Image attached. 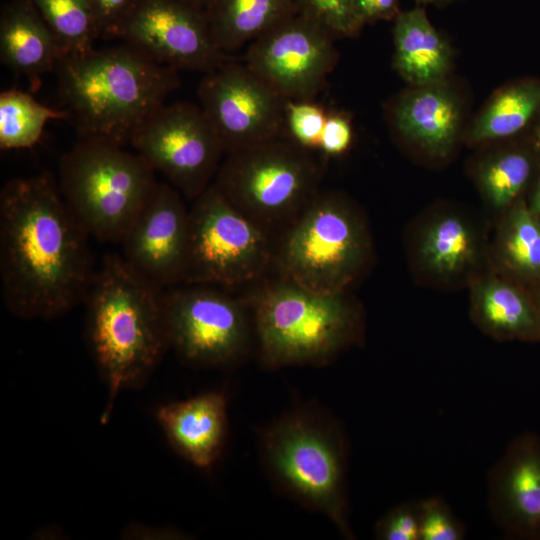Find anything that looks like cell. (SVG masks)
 I'll use <instances>...</instances> for the list:
<instances>
[{
    "label": "cell",
    "instance_id": "obj_1",
    "mask_svg": "<svg viewBox=\"0 0 540 540\" xmlns=\"http://www.w3.org/2000/svg\"><path fill=\"white\" fill-rule=\"evenodd\" d=\"M89 237L52 174L8 180L0 191V281L8 311L52 319L84 303L97 271Z\"/></svg>",
    "mask_w": 540,
    "mask_h": 540
},
{
    "label": "cell",
    "instance_id": "obj_2",
    "mask_svg": "<svg viewBox=\"0 0 540 540\" xmlns=\"http://www.w3.org/2000/svg\"><path fill=\"white\" fill-rule=\"evenodd\" d=\"M55 71L63 110L80 139L120 146L181 84L178 70L126 43L63 54Z\"/></svg>",
    "mask_w": 540,
    "mask_h": 540
},
{
    "label": "cell",
    "instance_id": "obj_3",
    "mask_svg": "<svg viewBox=\"0 0 540 540\" xmlns=\"http://www.w3.org/2000/svg\"><path fill=\"white\" fill-rule=\"evenodd\" d=\"M164 294L122 255L107 254L96 271L83 304L88 343L109 388L103 423L119 392L143 382L170 349Z\"/></svg>",
    "mask_w": 540,
    "mask_h": 540
},
{
    "label": "cell",
    "instance_id": "obj_4",
    "mask_svg": "<svg viewBox=\"0 0 540 540\" xmlns=\"http://www.w3.org/2000/svg\"><path fill=\"white\" fill-rule=\"evenodd\" d=\"M245 296L259 360L268 369L324 366L357 342L360 315L345 292H321L278 276Z\"/></svg>",
    "mask_w": 540,
    "mask_h": 540
},
{
    "label": "cell",
    "instance_id": "obj_5",
    "mask_svg": "<svg viewBox=\"0 0 540 540\" xmlns=\"http://www.w3.org/2000/svg\"><path fill=\"white\" fill-rule=\"evenodd\" d=\"M260 440L262 462L276 486L352 539L347 444L340 425L317 408L302 407L272 422Z\"/></svg>",
    "mask_w": 540,
    "mask_h": 540
},
{
    "label": "cell",
    "instance_id": "obj_6",
    "mask_svg": "<svg viewBox=\"0 0 540 540\" xmlns=\"http://www.w3.org/2000/svg\"><path fill=\"white\" fill-rule=\"evenodd\" d=\"M155 171L111 142L80 139L59 161L61 195L90 237L121 242L154 193Z\"/></svg>",
    "mask_w": 540,
    "mask_h": 540
},
{
    "label": "cell",
    "instance_id": "obj_7",
    "mask_svg": "<svg viewBox=\"0 0 540 540\" xmlns=\"http://www.w3.org/2000/svg\"><path fill=\"white\" fill-rule=\"evenodd\" d=\"M325 158L284 135L225 155L213 184L243 215L273 236L320 191Z\"/></svg>",
    "mask_w": 540,
    "mask_h": 540
},
{
    "label": "cell",
    "instance_id": "obj_8",
    "mask_svg": "<svg viewBox=\"0 0 540 540\" xmlns=\"http://www.w3.org/2000/svg\"><path fill=\"white\" fill-rule=\"evenodd\" d=\"M369 250L364 223L341 194L320 190L275 244V275L308 289L345 292Z\"/></svg>",
    "mask_w": 540,
    "mask_h": 540
},
{
    "label": "cell",
    "instance_id": "obj_9",
    "mask_svg": "<svg viewBox=\"0 0 540 540\" xmlns=\"http://www.w3.org/2000/svg\"><path fill=\"white\" fill-rule=\"evenodd\" d=\"M192 202L182 284L232 290L269 276L276 244L272 235L238 211L213 183Z\"/></svg>",
    "mask_w": 540,
    "mask_h": 540
},
{
    "label": "cell",
    "instance_id": "obj_10",
    "mask_svg": "<svg viewBox=\"0 0 540 540\" xmlns=\"http://www.w3.org/2000/svg\"><path fill=\"white\" fill-rule=\"evenodd\" d=\"M164 306L170 349L189 364H233L255 340L248 302L230 289L179 284L165 289Z\"/></svg>",
    "mask_w": 540,
    "mask_h": 540
},
{
    "label": "cell",
    "instance_id": "obj_11",
    "mask_svg": "<svg viewBox=\"0 0 540 540\" xmlns=\"http://www.w3.org/2000/svg\"><path fill=\"white\" fill-rule=\"evenodd\" d=\"M130 145L191 201L213 183L226 155L201 107L187 102L156 110L135 131Z\"/></svg>",
    "mask_w": 540,
    "mask_h": 540
},
{
    "label": "cell",
    "instance_id": "obj_12",
    "mask_svg": "<svg viewBox=\"0 0 540 540\" xmlns=\"http://www.w3.org/2000/svg\"><path fill=\"white\" fill-rule=\"evenodd\" d=\"M197 95L226 155L283 136L288 100L244 62L204 74Z\"/></svg>",
    "mask_w": 540,
    "mask_h": 540
},
{
    "label": "cell",
    "instance_id": "obj_13",
    "mask_svg": "<svg viewBox=\"0 0 540 540\" xmlns=\"http://www.w3.org/2000/svg\"><path fill=\"white\" fill-rule=\"evenodd\" d=\"M334 38L298 11L251 42L243 62L286 100H313L335 66Z\"/></svg>",
    "mask_w": 540,
    "mask_h": 540
},
{
    "label": "cell",
    "instance_id": "obj_14",
    "mask_svg": "<svg viewBox=\"0 0 540 540\" xmlns=\"http://www.w3.org/2000/svg\"><path fill=\"white\" fill-rule=\"evenodd\" d=\"M117 38L178 71L206 74L235 58L214 43L206 11L183 0H138Z\"/></svg>",
    "mask_w": 540,
    "mask_h": 540
},
{
    "label": "cell",
    "instance_id": "obj_15",
    "mask_svg": "<svg viewBox=\"0 0 540 540\" xmlns=\"http://www.w3.org/2000/svg\"><path fill=\"white\" fill-rule=\"evenodd\" d=\"M190 239V208L168 182H158L151 198L122 241V257L161 289L183 283Z\"/></svg>",
    "mask_w": 540,
    "mask_h": 540
},
{
    "label": "cell",
    "instance_id": "obj_16",
    "mask_svg": "<svg viewBox=\"0 0 540 540\" xmlns=\"http://www.w3.org/2000/svg\"><path fill=\"white\" fill-rule=\"evenodd\" d=\"M487 505L509 538L540 540V437L513 438L487 475Z\"/></svg>",
    "mask_w": 540,
    "mask_h": 540
},
{
    "label": "cell",
    "instance_id": "obj_17",
    "mask_svg": "<svg viewBox=\"0 0 540 540\" xmlns=\"http://www.w3.org/2000/svg\"><path fill=\"white\" fill-rule=\"evenodd\" d=\"M156 418L171 445L196 467L213 465L227 432V402L220 392H207L165 404Z\"/></svg>",
    "mask_w": 540,
    "mask_h": 540
},
{
    "label": "cell",
    "instance_id": "obj_18",
    "mask_svg": "<svg viewBox=\"0 0 540 540\" xmlns=\"http://www.w3.org/2000/svg\"><path fill=\"white\" fill-rule=\"evenodd\" d=\"M62 49L31 0H12L0 14V59L37 91L42 76L55 70Z\"/></svg>",
    "mask_w": 540,
    "mask_h": 540
},
{
    "label": "cell",
    "instance_id": "obj_19",
    "mask_svg": "<svg viewBox=\"0 0 540 540\" xmlns=\"http://www.w3.org/2000/svg\"><path fill=\"white\" fill-rule=\"evenodd\" d=\"M415 87L396 101L392 110L395 127L407 140L444 155L459 132V101L445 81Z\"/></svg>",
    "mask_w": 540,
    "mask_h": 540
},
{
    "label": "cell",
    "instance_id": "obj_20",
    "mask_svg": "<svg viewBox=\"0 0 540 540\" xmlns=\"http://www.w3.org/2000/svg\"><path fill=\"white\" fill-rule=\"evenodd\" d=\"M394 65L398 73L415 86L445 81L451 65V49L417 7L400 12L394 19Z\"/></svg>",
    "mask_w": 540,
    "mask_h": 540
},
{
    "label": "cell",
    "instance_id": "obj_21",
    "mask_svg": "<svg viewBox=\"0 0 540 540\" xmlns=\"http://www.w3.org/2000/svg\"><path fill=\"white\" fill-rule=\"evenodd\" d=\"M298 11L295 0H215L206 13L214 43L232 55Z\"/></svg>",
    "mask_w": 540,
    "mask_h": 540
},
{
    "label": "cell",
    "instance_id": "obj_22",
    "mask_svg": "<svg viewBox=\"0 0 540 540\" xmlns=\"http://www.w3.org/2000/svg\"><path fill=\"white\" fill-rule=\"evenodd\" d=\"M540 108V81L524 80L496 94L471 129L474 141L499 139L516 134Z\"/></svg>",
    "mask_w": 540,
    "mask_h": 540
},
{
    "label": "cell",
    "instance_id": "obj_23",
    "mask_svg": "<svg viewBox=\"0 0 540 540\" xmlns=\"http://www.w3.org/2000/svg\"><path fill=\"white\" fill-rule=\"evenodd\" d=\"M477 318L495 336L531 338L540 334V320L512 287L492 282L484 285L477 300Z\"/></svg>",
    "mask_w": 540,
    "mask_h": 540
},
{
    "label": "cell",
    "instance_id": "obj_24",
    "mask_svg": "<svg viewBox=\"0 0 540 540\" xmlns=\"http://www.w3.org/2000/svg\"><path fill=\"white\" fill-rule=\"evenodd\" d=\"M67 119L64 110L51 109L29 93L9 89L0 94V148H31L40 140L48 121Z\"/></svg>",
    "mask_w": 540,
    "mask_h": 540
},
{
    "label": "cell",
    "instance_id": "obj_25",
    "mask_svg": "<svg viewBox=\"0 0 540 540\" xmlns=\"http://www.w3.org/2000/svg\"><path fill=\"white\" fill-rule=\"evenodd\" d=\"M57 39L63 54L81 53L99 38L89 0H31Z\"/></svg>",
    "mask_w": 540,
    "mask_h": 540
},
{
    "label": "cell",
    "instance_id": "obj_26",
    "mask_svg": "<svg viewBox=\"0 0 540 540\" xmlns=\"http://www.w3.org/2000/svg\"><path fill=\"white\" fill-rule=\"evenodd\" d=\"M474 241L466 224L455 216L436 221L426 232L421 246L425 264L440 274L454 273L469 262Z\"/></svg>",
    "mask_w": 540,
    "mask_h": 540
},
{
    "label": "cell",
    "instance_id": "obj_27",
    "mask_svg": "<svg viewBox=\"0 0 540 540\" xmlns=\"http://www.w3.org/2000/svg\"><path fill=\"white\" fill-rule=\"evenodd\" d=\"M530 174V162L521 153H507L491 161L481 172V184L491 202L502 207L521 190Z\"/></svg>",
    "mask_w": 540,
    "mask_h": 540
},
{
    "label": "cell",
    "instance_id": "obj_28",
    "mask_svg": "<svg viewBox=\"0 0 540 540\" xmlns=\"http://www.w3.org/2000/svg\"><path fill=\"white\" fill-rule=\"evenodd\" d=\"M327 116L326 109L314 100H288L285 108L286 137L300 147L319 154Z\"/></svg>",
    "mask_w": 540,
    "mask_h": 540
},
{
    "label": "cell",
    "instance_id": "obj_29",
    "mask_svg": "<svg viewBox=\"0 0 540 540\" xmlns=\"http://www.w3.org/2000/svg\"><path fill=\"white\" fill-rule=\"evenodd\" d=\"M299 12L315 20L335 37L356 36L364 24L353 0H295Z\"/></svg>",
    "mask_w": 540,
    "mask_h": 540
},
{
    "label": "cell",
    "instance_id": "obj_30",
    "mask_svg": "<svg viewBox=\"0 0 540 540\" xmlns=\"http://www.w3.org/2000/svg\"><path fill=\"white\" fill-rule=\"evenodd\" d=\"M420 540H462L466 527L439 497L419 501Z\"/></svg>",
    "mask_w": 540,
    "mask_h": 540
},
{
    "label": "cell",
    "instance_id": "obj_31",
    "mask_svg": "<svg viewBox=\"0 0 540 540\" xmlns=\"http://www.w3.org/2000/svg\"><path fill=\"white\" fill-rule=\"evenodd\" d=\"M506 252L518 267L524 269L540 267V229L524 211L518 213L514 221L506 242Z\"/></svg>",
    "mask_w": 540,
    "mask_h": 540
},
{
    "label": "cell",
    "instance_id": "obj_32",
    "mask_svg": "<svg viewBox=\"0 0 540 540\" xmlns=\"http://www.w3.org/2000/svg\"><path fill=\"white\" fill-rule=\"evenodd\" d=\"M419 517V501L399 504L376 522L375 538L379 540H420Z\"/></svg>",
    "mask_w": 540,
    "mask_h": 540
},
{
    "label": "cell",
    "instance_id": "obj_33",
    "mask_svg": "<svg viewBox=\"0 0 540 540\" xmlns=\"http://www.w3.org/2000/svg\"><path fill=\"white\" fill-rule=\"evenodd\" d=\"M138 0H89L99 37L117 38Z\"/></svg>",
    "mask_w": 540,
    "mask_h": 540
},
{
    "label": "cell",
    "instance_id": "obj_34",
    "mask_svg": "<svg viewBox=\"0 0 540 540\" xmlns=\"http://www.w3.org/2000/svg\"><path fill=\"white\" fill-rule=\"evenodd\" d=\"M353 140L352 125L347 116L338 112H328L324 125L319 154L325 159L344 154Z\"/></svg>",
    "mask_w": 540,
    "mask_h": 540
},
{
    "label": "cell",
    "instance_id": "obj_35",
    "mask_svg": "<svg viewBox=\"0 0 540 540\" xmlns=\"http://www.w3.org/2000/svg\"><path fill=\"white\" fill-rule=\"evenodd\" d=\"M353 3L356 14L364 25L394 20L401 12L399 0H353Z\"/></svg>",
    "mask_w": 540,
    "mask_h": 540
},
{
    "label": "cell",
    "instance_id": "obj_36",
    "mask_svg": "<svg viewBox=\"0 0 540 540\" xmlns=\"http://www.w3.org/2000/svg\"><path fill=\"white\" fill-rule=\"evenodd\" d=\"M188 4L197 7L201 10L207 11L215 0H183Z\"/></svg>",
    "mask_w": 540,
    "mask_h": 540
},
{
    "label": "cell",
    "instance_id": "obj_37",
    "mask_svg": "<svg viewBox=\"0 0 540 540\" xmlns=\"http://www.w3.org/2000/svg\"><path fill=\"white\" fill-rule=\"evenodd\" d=\"M454 0H416L417 3L419 4H424V5H427V4H434V5H442V4H447L449 2H452Z\"/></svg>",
    "mask_w": 540,
    "mask_h": 540
},
{
    "label": "cell",
    "instance_id": "obj_38",
    "mask_svg": "<svg viewBox=\"0 0 540 540\" xmlns=\"http://www.w3.org/2000/svg\"><path fill=\"white\" fill-rule=\"evenodd\" d=\"M537 203H538V206L540 207V186H539V190L537 194Z\"/></svg>",
    "mask_w": 540,
    "mask_h": 540
}]
</instances>
